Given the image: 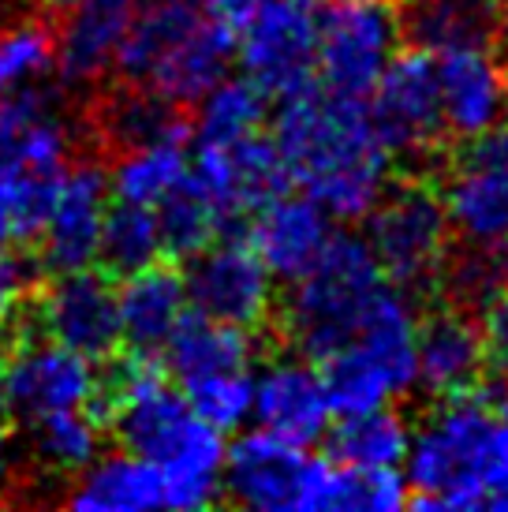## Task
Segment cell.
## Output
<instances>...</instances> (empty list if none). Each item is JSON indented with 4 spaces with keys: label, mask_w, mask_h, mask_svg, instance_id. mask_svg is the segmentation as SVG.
Wrapping results in <instances>:
<instances>
[{
    "label": "cell",
    "mask_w": 508,
    "mask_h": 512,
    "mask_svg": "<svg viewBox=\"0 0 508 512\" xmlns=\"http://www.w3.org/2000/svg\"><path fill=\"white\" fill-rule=\"evenodd\" d=\"M505 423H508V393H505Z\"/></svg>",
    "instance_id": "obj_48"
},
{
    "label": "cell",
    "mask_w": 508,
    "mask_h": 512,
    "mask_svg": "<svg viewBox=\"0 0 508 512\" xmlns=\"http://www.w3.org/2000/svg\"><path fill=\"white\" fill-rule=\"evenodd\" d=\"M109 172L98 161H75L60 169L49 206H45L42 228H38V251L49 273L98 266L101 225L109 214Z\"/></svg>",
    "instance_id": "obj_16"
},
{
    "label": "cell",
    "mask_w": 508,
    "mask_h": 512,
    "mask_svg": "<svg viewBox=\"0 0 508 512\" xmlns=\"http://www.w3.org/2000/svg\"><path fill=\"white\" fill-rule=\"evenodd\" d=\"M75 512H150L165 509V479L146 456L131 449H101L64 494Z\"/></svg>",
    "instance_id": "obj_25"
},
{
    "label": "cell",
    "mask_w": 508,
    "mask_h": 512,
    "mask_svg": "<svg viewBox=\"0 0 508 512\" xmlns=\"http://www.w3.org/2000/svg\"><path fill=\"white\" fill-rule=\"evenodd\" d=\"M184 285L191 311L225 326L258 329L273 311V277L247 240L206 243L191 255Z\"/></svg>",
    "instance_id": "obj_14"
},
{
    "label": "cell",
    "mask_w": 508,
    "mask_h": 512,
    "mask_svg": "<svg viewBox=\"0 0 508 512\" xmlns=\"http://www.w3.org/2000/svg\"><path fill=\"white\" fill-rule=\"evenodd\" d=\"M101 419L120 449L146 456L165 479V509H206L221 494L225 434L187 404L180 385L146 356L101 385Z\"/></svg>",
    "instance_id": "obj_2"
},
{
    "label": "cell",
    "mask_w": 508,
    "mask_h": 512,
    "mask_svg": "<svg viewBox=\"0 0 508 512\" xmlns=\"http://www.w3.org/2000/svg\"><path fill=\"white\" fill-rule=\"evenodd\" d=\"M139 0H71L57 30V72L71 90H94L116 72Z\"/></svg>",
    "instance_id": "obj_19"
},
{
    "label": "cell",
    "mask_w": 508,
    "mask_h": 512,
    "mask_svg": "<svg viewBox=\"0 0 508 512\" xmlns=\"http://www.w3.org/2000/svg\"><path fill=\"white\" fill-rule=\"evenodd\" d=\"M501 449V419L482 397L460 393L445 397L411 430L408 456V505L419 512L486 509V490Z\"/></svg>",
    "instance_id": "obj_3"
},
{
    "label": "cell",
    "mask_w": 508,
    "mask_h": 512,
    "mask_svg": "<svg viewBox=\"0 0 508 512\" xmlns=\"http://www.w3.org/2000/svg\"><path fill=\"white\" fill-rule=\"evenodd\" d=\"M195 139L198 143H232L243 135L262 131L269 113V98L247 75H225L195 101Z\"/></svg>",
    "instance_id": "obj_33"
},
{
    "label": "cell",
    "mask_w": 508,
    "mask_h": 512,
    "mask_svg": "<svg viewBox=\"0 0 508 512\" xmlns=\"http://www.w3.org/2000/svg\"><path fill=\"white\" fill-rule=\"evenodd\" d=\"M187 176L225 210L228 221L269 202L292 184L281 150L262 131L232 143H198Z\"/></svg>",
    "instance_id": "obj_17"
},
{
    "label": "cell",
    "mask_w": 508,
    "mask_h": 512,
    "mask_svg": "<svg viewBox=\"0 0 508 512\" xmlns=\"http://www.w3.org/2000/svg\"><path fill=\"white\" fill-rule=\"evenodd\" d=\"M105 449V419L98 408H64L27 423L23 453L49 479H75Z\"/></svg>",
    "instance_id": "obj_29"
},
{
    "label": "cell",
    "mask_w": 508,
    "mask_h": 512,
    "mask_svg": "<svg viewBox=\"0 0 508 512\" xmlns=\"http://www.w3.org/2000/svg\"><path fill=\"white\" fill-rule=\"evenodd\" d=\"M251 415L258 419V430H269L292 445H311L325 438L333 404L325 393L322 370H314L311 359L303 356L269 359L254 374Z\"/></svg>",
    "instance_id": "obj_18"
},
{
    "label": "cell",
    "mask_w": 508,
    "mask_h": 512,
    "mask_svg": "<svg viewBox=\"0 0 508 512\" xmlns=\"http://www.w3.org/2000/svg\"><path fill=\"white\" fill-rule=\"evenodd\" d=\"M482 344L486 359H494L497 367H508V288L482 307Z\"/></svg>",
    "instance_id": "obj_41"
},
{
    "label": "cell",
    "mask_w": 508,
    "mask_h": 512,
    "mask_svg": "<svg viewBox=\"0 0 508 512\" xmlns=\"http://www.w3.org/2000/svg\"><path fill=\"white\" fill-rule=\"evenodd\" d=\"M57 176L0 161V247H23L38 240Z\"/></svg>",
    "instance_id": "obj_36"
},
{
    "label": "cell",
    "mask_w": 508,
    "mask_h": 512,
    "mask_svg": "<svg viewBox=\"0 0 508 512\" xmlns=\"http://www.w3.org/2000/svg\"><path fill=\"white\" fill-rule=\"evenodd\" d=\"M333 240L329 214L307 195H273L269 202L254 206L251 236L247 243L254 255L262 258L273 281H296L314 266V258L325 251V243Z\"/></svg>",
    "instance_id": "obj_22"
},
{
    "label": "cell",
    "mask_w": 508,
    "mask_h": 512,
    "mask_svg": "<svg viewBox=\"0 0 508 512\" xmlns=\"http://www.w3.org/2000/svg\"><path fill=\"white\" fill-rule=\"evenodd\" d=\"M154 214L157 228H161V247H165V255L176 258L198 255L206 243H213L228 228V214L191 176L157 206Z\"/></svg>",
    "instance_id": "obj_34"
},
{
    "label": "cell",
    "mask_w": 508,
    "mask_h": 512,
    "mask_svg": "<svg viewBox=\"0 0 508 512\" xmlns=\"http://www.w3.org/2000/svg\"><path fill=\"white\" fill-rule=\"evenodd\" d=\"M408 441H411V427L385 404V408L344 415L340 427L329 434V453H333L337 468L381 471L404 464Z\"/></svg>",
    "instance_id": "obj_30"
},
{
    "label": "cell",
    "mask_w": 508,
    "mask_h": 512,
    "mask_svg": "<svg viewBox=\"0 0 508 512\" xmlns=\"http://www.w3.org/2000/svg\"><path fill=\"white\" fill-rule=\"evenodd\" d=\"M101 385V363L45 337H30L0 359V408L15 423L64 408H98Z\"/></svg>",
    "instance_id": "obj_10"
},
{
    "label": "cell",
    "mask_w": 508,
    "mask_h": 512,
    "mask_svg": "<svg viewBox=\"0 0 508 512\" xmlns=\"http://www.w3.org/2000/svg\"><path fill=\"white\" fill-rule=\"evenodd\" d=\"M318 12L311 0H262L258 12L236 30L243 75L266 98H292L314 83Z\"/></svg>",
    "instance_id": "obj_11"
},
{
    "label": "cell",
    "mask_w": 508,
    "mask_h": 512,
    "mask_svg": "<svg viewBox=\"0 0 508 512\" xmlns=\"http://www.w3.org/2000/svg\"><path fill=\"white\" fill-rule=\"evenodd\" d=\"M408 505V479L400 468L348 471L340 468L333 509L337 512H396Z\"/></svg>",
    "instance_id": "obj_39"
},
{
    "label": "cell",
    "mask_w": 508,
    "mask_h": 512,
    "mask_svg": "<svg viewBox=\"0 0 508 512\" xmlns=\"http://www.w3.org/2000/svg\"><path fill=\"white\" fill-rule=\"evenodd\" d=\"M486 509H508V423H501V449H497V464L486 490Z\"/></svg>",
    "instance_id": "obj_43"
},
{
    "label": "cell",
    "mask_w": 508,
    "mask_h": 512,
    "mask_svg": "<svg viewBox=\"0 0 508 512\" xmlns=\"http://www.w3.org/2000/svg\"><path fill=\"white\" fill-rule=\"evenodd\" d=\"M161 352H165L172 382L180 389H191V385L221 378V374L251 370L254 337L251 329L225 326V322H213V318H202V314L198 318L187 314Z\"/></svg>",
    "instance_id": "obj_28"
},
{
    "label": "cell",
    "mask_w": 508,
    "mask_h": 512,
    "mask_svg": "<svg viewBox=\"0 0 508 512\" xmlns=\"http://www.w3.org/2000/svg\"><path fill=\"white\" fill-rule=\"evenodd\" d=\"M415 326L419 318L404 288L389 285L363 329L325 359L322 382L333 412L385 408L415 389Z\"/></svg>",
    "instance_id": "obj_6"
},
{
    "label": "cell",
    "mask_w": 508,
    "mask_h": 512,
    "mask_svg": "<svg viewBox=\"0 0 508 512\" xmlns=\"http://www.w3.org/2000/svg\"><path fill=\"white\" fill-rule=\"evenodd\" d=\"M367 98L370 120H374L393 161L396 157L400 161L426 157L445 135L438 101V68H434V57L423 49L389 60V68L381 72Z\"/></svg>",
    "instance_id": "obj_15"
},
{
    "label": "cell",
    "mask_w": 508,
    "mask_h": 512,
    "mask_svg": "<svg viewBox=\"0 0 508 512\" xmlns=\"http://www.w3.org/2000/svg\"><path fill=\"white\" fill-rule=\"evenodd\" d=\"M187 172H191V157H187L184 143L135 146L116 157V165L109 169V191L116 202L157 210L184 184Z\"/></svg>",
    "instance_id": "obj_31"
},
{
    "label": "cell",
    "mask_w": 508,
    "mask_h": 512,
    "mask_svg": "<svg viewBox=\"0 0 508 512\" xmlns=\"http://www.w3.org/2000/svg\"><path fill=\"white\" fill-rule=\"evenodd\" d=\"M273 143L288 180L303 187L329 221H363L389 187L393 157L370 120L367 98L307 86L281 101Z\"/></svg>",
    "instance_id": "obj_1"
},
{
    "label": "cell",
    "mask_w": 508,
    "mask_h": 512,
    "mask_svg": "<svg viewBox=\"0 0 508 512\" xmlns=\"http://www.w3.org/2000/svg\"><path fill=\"white\" fill-rule=\"evenodd\" d=\"M370 4H385V8H393V4H400V0H370Z\"/></svg>",
    "instance_id": "obj_46"
},
{
    "label": "cell",
    "mask_w": 508,
    "mask_h": 512,
    "mask_svg": "<svg viewBox=\"0 0 508 512\" xmlns=\"http://www.w3.org/2000/svg\"><path fill=\"white\" fill-rule=\"evenodd\" d=\"M57 72V30L45 15L19 12L0 23V94L42 86Z\"/></svg>",
    "instance_id": "obj_32"
},
{
    "label": "cell",
    "mask_w": 508,
    "mask_h": 512,
    "mask_svg": "<svg viewBox=\"0 0 508 512\" xmlns=\"http://www.w3.org/2000/svg\"><path fill=\"white\" fill-rule=\"evenodd\" d=\"M363 221H367L363 243L389 285L426 288L438 281L452 251V225L434 187H385V195L374 202V210Z\"/></svg>",
    "instance_id": "obj_8"
},
{
    "label": "cell",
    "mask_w": 508,
    "mask_h": 512,
    "mask_svg": "<svg viewBox=\"0 0 508 512\" xmlns=\"http://www.w3.org/2000/svg\"><path fill=\"white\" fill-rule=\"evenodd\" d=\"M385 288L389 281L381 277L367 243L333 236L311 270L292 281V296L284 303V333L303 359L325 363L363 329Z\"/></svg>",
    "instance_id": "obj_5"
},
{
    "label": "cell",
    "mask_w": 508,
    "mask_h": 512,
    "mask_svg": "<svg viewBox=\"0 0 508 512\" xmlns=\"http://www.w3.org/2000/svg\"><path fill=\"white\" fill-rule=\"evenodd\" d=\"M400 45L393 8L370 0H337L318 12L314 75L329 94L367 98Z\"/></svg>",
    "instance_id": "obj_9"
},
{
    "label": "cell",
    "mask_w": 508,
    "mask_h": 512,
    "mask_svg": "<svg viewBox=\"0 0 508 512\" xmlns=\"http://www.w3.org/2000/svg\"><path fill=\"white\" fill-rule=\"evenodd\" d=\"M438 68L441 128L452 139L471 143L505 124L508 75L490 49H460L434 57Z\"/></svg>",
    "instance_id": "obj_20"
},
{
    "label": "cell",
    "mask_w": 508,
    "mask_h": 512,
    "mask_svg": "<svg viewBox=\"0 0 508 512\" xmlns=\"http://www.w3.org/2000/svg\"><path fill=\"white\" fill-rule=\"evenodd\" d=\"M486 363L482 329L464 307H445L415 326V385H423L430 397L471 393Z\"/></svg>",
    "instance_id": "obj_23"
},
{
    "label": "cell",
    "mask_w": 508,
    "mask_h": 512,
    "mask_svg": "<svg viewBox=\"0 0 508 512\" xmlns=\"http://www.w3.org/2000/svg\"><path fill=\"white\" fill-rule=\"evenodd\" d=\"M505 34H508V19H505Z\"/></svg>",
    "instance_id": "obj_49"
},
{
    "label": "cell",
    "mask_w": 508,
    "mask_h": 512,
    "mask_svg": "<svg viewBox=\"0 0 508 512\" xmlns=\"http://www.w3.org/2000/svg\"><path fill=\"white\" fill-rule=\"evenodd\" d=\"M23 464H27L23 441H19L15 427L8 423V415H0V501L12 498V490H19V483H23Z\"/></svg>",
    "instance_id": "obj_42"
},
{
    "label": "cell",
    "mask_w": 508,
    "mask_h": 512,
    "mask_svg": "<svg viewBox=\"0 0 508 512\" xmlns=\"http://www.w3.org/2000/svg\"><path fill=\"white\" fill-rule=\"evenodd\" d=\"M251 385L254 370H240V374H221L210 382H198L180 393L195 408V415H202L210 427L225 434V430H240L251 419Z\"/></svg>",
    "instance_id": "obj_38"
},
{
    "label": "cell",
    "mask_w": 508,
    "mask_h": 512,
    "mask_svg": "<svg viewBox=\"0 0 508 512\" xmlns=\"http://www.w3.org/2000/svg\"><path fill=\"white\" fill-rule=\"evenodd\" d=\"M75 154V124L42 86L0 94V161L57 176Z\"/></svg>",
    "instance_id": "obj_21"
},
{
    "label": "cell",
    "mask_w": 508,
    "mask_h": 512,
    "mask_svg": "<svg viewBox=\"0 0 508 512\" xmlns=\"http://www.w3.org/2000/svg\"><path fill=\"white\" fill-rule=\"evenodd\" d=\"M165 247H161V228L157 214L150 206H131V202H109V214L101 225L98 240V262L105 273H135L150 262H161Z\"/></svg>",
    "instance_id": "obj_35"
},
{
    "label": "cell",
    "mask_w": 508,
    "mask_h": 512,
    "mask_svg": "<svg viewBox=\"0 0 508 512\" xmlns=\"http://www.w3.org/2000/svg\"><path fill=\"white\" fill-rule=\"evenodd\" d=\"M42 4H53V8H64V4H71V0H42Z\"/></svg>",
    "instance_id": "obj_45"
},
{
    "label": "cell",
    "mask_w": 508,
    "mask_h": 512,
    "mask_svg": "<svg viewBox=\"0 0 508 512\" xmlns=\"http://www.w3.org/2000/svg\"><path fill=\"white\" fill-rule=\"evenodd\" d=\"M34 333L57 341L79 356L105 363L120 348V314H116V285L98 266L60 270L49 285L30 296Z\"/></svg>",
    "instance_id": "obj_12"
},
{
    "label": "cell",
    "mask_w": 508,
    "mask_h": 512,
    "mask_svg": "<svg viewBox=\"0 0 508 512\" xmlns=\"http://www.w3.org/2000/svg\"><path fill=\"white\" fill-rule=\"evenodd\" d=\"M0 359H4V356H0Z\"/></svg>",
    "instance_id": "obj_50"
},
{
    "label": "cell",
    "mask_w": 508,
    "mask_h": 512,
    "mask_svg": "<svg viewBox=\"0 0 508 512\" xmlns=\"http://www.w3.org/2000/svg\"><path fill=\"white\" fill-rule=\"evenodd\" d=\"M441 206L467 247H494L508 243V131L494 128L471 139L467 150L452 161Z\"/></svg>",
    "instance_id": "obj_13"
},
{
    "label": "cell",
    "mask_w": 508,
    "mask_h": 512,
    "mask_svg": "<svg viewBox=\"0 0 508 512\" xmlns=\"http://www.w3.org/2000/svg\"><path fill=\"white\" fill-rule=\"evenodd\" d=\"M34 296L30 266L15 255V247H0V333H12Z\"/></svg>",
    "instance_id": "obj_40"
},
{
    "label": "cell",
    "mask_w": 508,
    "mask_h": 512,
    "mask_svg": "<svg viewBox=\"0 0 508 512\" xmlns=\"http://www.w3.org/2000/svg\"><path fill=\"white\" fill-rule=\"evenodd\" d=\"M340 468L307 453V445L269 430L243 434L225 445L221 490L232 505L254 512H329Z\"/></svg>",
    "instance_id": "obj_7"
},
{
    "label": "cell",
    "mask_w": 508,
    "mask_h": 512,
    "mask_svg": "<svg viewBox=\"0 0 508 512\" xmlns=\"http://www.w3.org/2000/svg\"><path fill=\"white\" fill-rule=\"evenodd\" d=\"M508 0H408L404 30L423 53L494 49L505 34Z\"/></svg>",
    "instance_id": "obj_27"
},
{
    "label": "cell",
    "mask_w": 508,
    "mask_h": 512,
    "mask_svg": "<svg viewBox=\"0 0 508 512\" xmlns=\"http://www.w3.org/2000/svg\"><path fill=\"white\" fill-rule=\"evenodd\" d=\"M438 281H445L456 307H486L494 296L505 292V262L497 258L494 247H467L460 258H449Z\"/></svg>",
    "instance_id": "obj_37"
},
{
    "label": "cell",
    "mask_w": 508,
    "mask_h": 512,
    "mask_svg": "<svg viewBox=\"0 0 508 512\" xmlns=\"http://www.w3.org/2000/svg\"><path fill=\"white\" fill-rule=\"evenodd\" d=\"M206 4H210L213 19H221V23L236 34V30H240L243 23L258 12V4H262V0H206Z\"/></svg>",
    "instance_id": "obj_44"
},
{
    "label": "cell",
    "mask_w": 508,
    "mask_h": 512,
    "mask_svg": "<svg viewBox=\"0 0 508 512\" xmlns=\"http://www.w3.org/2000/svg\"><path fill=\"white\" fill-rule=\"evenodd\" d=\"M236 60V34L202 15L195 4L154 0L146 4L127 30L116 72L124 83L157 90L172 105H195L213 83H221Z\"/></svg>",
    "instance_id": "obj_4"
},
{
    "label": "cell",
    "mask_w": 508,
    "mask_h": 512,
    "mask_svg": "<svg viewBox=\"0 0 508 512\" xmlns=\"http://www.w3.org/2000/svg\"><path fill=\"white\" fill-rule=\"evenodd\" d=\"M172 4H202V0H172Z\"/></svg>",
    "instance_id": "obj_47"
},
{
    "label": "cell",
    "mask_w": 508,
    "mask_h": 512,
    "mask_svg": "<svg viewBox=\"0 0 508 512\" xmlns=\"http://www.w3.org/2000/svg\"><path fill=\"white\" fill-rule=\"evenodd\" d=\"M116 314H120V341L127 348H135L139 356L161 352L191 314L184 273L161 262L124 273V281L116 285Z\"/></svg>",
    "instance_id": "obj_24"
},
{
    "label": "cell",
    "mask_w": 508,
    "mask_h": 512,
    "mask_svg": "<svg viewBox=\"0 0 508 512\" xmlns=\"http://www.w3.org/2000/svg\"><path fill=\"white\" fill-rule=\"evenodd\" d=\"M90 128L98 135V143L109 146L113 154H124L135 146L184 143L187 139L184 109L139 83L105 90L90 113Z\"/></svg>",
    "instance_id": "obj_26"
}]
</instances>
